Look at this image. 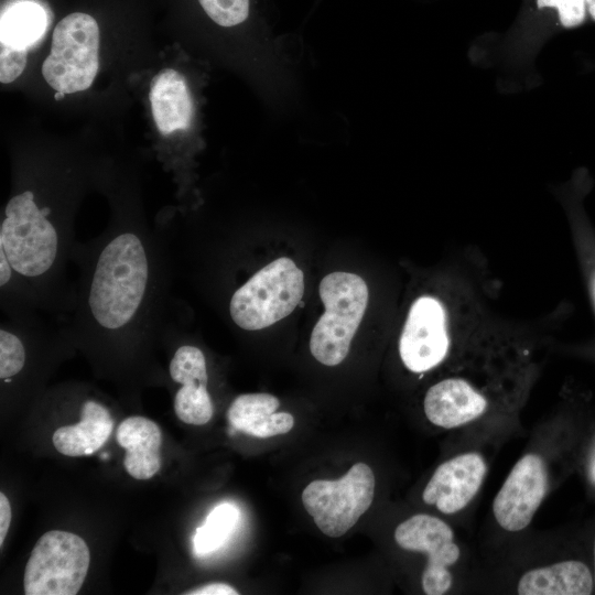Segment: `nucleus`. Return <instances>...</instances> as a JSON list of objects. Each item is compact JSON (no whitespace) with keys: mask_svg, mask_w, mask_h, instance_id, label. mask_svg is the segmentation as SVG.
Listing matches in <instances>:
<instances>
[{"mask_svg":"<svg viewBox=\"0 0 595 595\" xmlns=\"http://www.w3.org/2000/svg\"><path fill=\"white\" fill-rule=\"evenodd\" d=\"M148 282V259L139 237L126 232L101 251L89 291V307L99 325L109 329L130 322Z\"/></svg>","mask_w":595,"mask_h":595,"instance_id":"f257e3e1","label":"nucleus"},{"mask_svg":"<svg viewBox=\"0 0 595 595\" xmlns=\"http://www.w3.org/2000/svg\"><path fill=\"white\" fill-rule=\"evenodd\" d=\"M325 312L313 327L310 350L325 366H336L347 356L351 339L368 304V288L357 274L335 271L320 283Z\"/></svg>","mask_w":595,"mask_h":595,"instance_id":"f03ea898","label":"nucleus"},{"mask_svg":"<svg viewBox=\"0 0 595 595\" xmlns=\"http://www.w3.org/2000/svg\"><path fill=\"white\" fill-rule=\"evenodd\" d=\"M303 294L302 270L290 258H278L232 294L230 316L242 329H262L291 314Z\"/></svg>","mask_w":595,"mask_h":595,"instance_id":"7ed1b4c3","label":"nucleus"},{"mask_svg":"<svg viewBox=\"0 0 595 595\" xmlns=\"http://www.w3.org/2000/svg\"><path fill=\"white\" fill-rule=\"evenodd\" d=\"M99 68V28L83 12L63 18L54 29L51 52L42 75L56 91L73 94L89 88Z\"/></svg>","mask_w":595,"mask_h":595,"instance_id":"20e7f679","label":"nucleus"},{"mask_svg":"<svg viewBox=\"0 0 595 595\" xmlns=\"http://www.w3.org/2000/svg\"><path fill=\"white\" fill-rule=\"evenodd\" d=\"M48 208L40 209L31 191L13 196L6 206L0 228V248L13 270L37 277L53 264L57 253V234L46 219Z\"/></svg>","mask_w":595,"mask_h":595,"instance_id":"39448f33","label":"nucleus"},{"mask_svg":"<svg viewBox=\"0 0 595 595\" xmlns=\"http://www.w3.org/2000/svg\"><path fill=\"white\" fill-rule=\"evenodd\" d=\"M90 563L89 549L79 536L62 530L44 533L35 543L24 570L26 595H75Z\"/></svg>","mask_w":595,"mask_h":595,"instance_id":"423d86ee","label":"nucleus"},{"mask_svg":"<svg viewBox=\"0 0 595 595\" xmlns=\"http://www.w3.org/2000/svg\"><path fill=\"white\" fill-rule=\"evenodd\" d=\"M375 485L371 468L365 463H356L337 480L311 482L302 493V502L324 534L338 538L368 510Z\"/></svg>","mask_w":595,"mask_h":595,"instance_id":"0eeeda50","label":"nucleus"},{"mask_svg":"<svg viewBox=\"0 0 595 595\" xmlns=\"http://www.w3.org/2000/svg\"><path fill=\"white\" fill-rule=\"evenodd\" d=\"M394 540L404 550L422 552L428 563L422 573V588L428 595L445 594L453 584L448 570L461 555L451 527L434 516L418 513L401 522Z\"/></svg>","mask_w":595,"mask_h":595,"instance_id":"6e6552de","label":"nucleus"},{"mask_svg":"<svg viewBox=\"0 0 595 595\" xmlns=\"http://www.w3.org/2000/svg\"><path fill=\"white\" fill-rule=\"evenodd\" d=\"M447 313L443 303L430 295L411 305L399 340V354L413 372H425L439 366L450 350Z\"/></svg>","mask_w":595,"mask_h":595,"instance_id":"1a4fd4ad","label":"nucleus"},{"mask_svg":"<svg viewBox=\"0 0 595 595\" xmlns=\"http://www.w3.org/2000/svg\"><path fill=\"white\" fill-rule=\"evenodd\" d=\"M548 477L541 456L527 454L512 467L493 502L498 524L511 532L528 527L547 493Z\"/></svg>","mask_w":595,"mask_h":595,"instance_id":"9d476101","label":"nucleus"},{"mask_svg":"<svg viewBox=\"0 0 595 595\" xmlns=\"http://www.w3.org/2000/svg\"><path fill=\"white\" fill-rule=\"evenodd\" d=\"M484 457L469 452L442 463L425 486L422 498L443 513L464 509L479 490L486 475Z\"/></svg>","mask_w":595,"mask_h":595,"instance_id":"9b49d317","label":"nucleus"},{"mask_svg":"<svg viewBox=\"0 0 595 595\" xmlns=\"http://www.w3.org/2000/svg\"><path fill=\"white\" fill-rule=\"evenodd\" d=\"M170 376L182 385L174 398L176 416L187 424L207 423L214 408L207 391L208 376L202 350L195 346H181L170 363Z\"/></svg>","mask_w":595,"mask_h":595,"instance_id":"f8f14e48","label":"nucleus"},{"mask_svg":"<svg viewBox=\"0 0 595 595\" xmlns=\"http://www.w3.org/2000/svg\"><path fill=\"white\" fill-rule=\"evenodd\" d=\"M423 407L431 423L454 429L483 415L487 410V400L468 381L448 378L429 388Z\"/></svg>","mask_w":595,"mask_h":595,"instance_id":"ddd939ff","label":"nucleus"},{"mask_svg":"<svg viewBox=\"0 0 595 595\" xmlns=\"http://www.w3.org/2000/svg\"><path fill=\"white\" fill-rule=\"evenodd\" d=\"M118 444L126 450L127 473L136 479H149L161 467L162 433L158 424L144 416H129L117 430Z\"/></svg>","mask_w":595,"mask_h":595,"instance_id":"4468645a","label":"nucleus"},{"mask_svg":"<svg viewBox=\"0 0 595 595\" xmlns=\"http://www.w3.org/2000/svg\"><path fill=\"white\" fill-rule=\"evenodd\" d=\"M149 98L154 122L162 134L190 127L193 102L187 83L177 71L162 69L152 80Z\"/></svg>","mask_w":595,"mask_h":595,"instance_id":"2eb2a0df","label":"nucleus"},{"mask_svg":"<svg viewBox=\"0 0 595 595\" xmlns=\"http://www.w3.org/2000/svg\"><path fill=\"white\" fill-rule=\"evenodd\" d=\"M280 405L270 393H245L238 396L227 411V419L237 431L267 439L285 434L294 425V418L286 412H275Z\"/></svg>","mask_w":595,"mask_h":595,"instance_id":"dca6fc26","label":"nucleus"},{"mask_svg":"<svg viewBox=\"0 0 595 595\" xmlns=\"http://www.w3.org/2000/svg\"><path fill=\"white\" fill-rule=\"evenodd\" d=\"M594 587L589 567L578 560H566L527 571L517 591L520 595H588Z\"/></svg>","mask_w":595,"mask_h":595,"instance_id":"f3484780","label":"nucleus"},{"mask_svg":"<svg viewBox=\"0 0 595 595\" xmlns=\"http://www.w3.org/2000/svg\"><path fill=\"white\" fill-rule=\"evenodd\" d=\"M113 421L101 404L88 400L82 408V420L75 425L58 428L52 437L57 452L66 456L91 455L108 440Z\"/></svg>","mask_w":595,"mask_h":595,"instance_id":"a211bd4d","label":"nucleus"},{"mask_svg":"<svg viewBox=\"0 0 595 595\" xmlns=\"http://www.w3.org/2000/svg\"><path fill=\"white\" fill-rule=\"evenodd\" d=\"M46 25V13L39 4L15 3L1 15V43L29 51L41 39Z\"/></svg>","mask_w":595,"mask_h":595,"instance_id":"6ab92c4d","label":"nucleus"},{"mask_svg":"<svg viewBox=\"0 0 595 595\" xmlns=\"http://www.w3.org/2000/svg\"><path fill=\"white\" fill-rule=\"evenodd\" d=\"M239 511L236 506L223 502L207 516L205 523L197 528L194 536V550L203 555L219 549L229 538L238 521Z\"/></svg>","mask_w":595,"mask_h":595,"instance_id":"aec40b11","label":"nucleus"},{"mask_svg":"<svg viewBox=\"0 0 595 595\" xmlns=\"http://www.w3.org/2000/svg\"><path fill=\"white\" fill-rule=\"evenodd\" d=\"M207 15L220 26L242 23L249 15V0H198Z\"/></svg>","mask_w":595,"mask_h":595,"instance_id":"412c9836","label":"nucleus"},{"mask_svg":"<svg viewBox=\"0 0 595 595\" xmlns=\"http://www.w3.org/2000/svg\"><path fill=\"white\" fill-rule=\"evenodd\" d=\"M25 351L21 340L12 333L0 331V378L17 375L24 366Z\"/></svg>","mask_w":595,"mask_h":595,"instance_id":"4be33fe9","label":"nucleus"},{"mask_svg":"<svg viewBox=\"0 0 595 595\" xmlns=\"http://www.w3.org/2000/svg\"><path fill=\"white\" fill-rule=\"evenodd\" d=\"M539 9L555 8L560 22L565 28H575L582 24L586 15L585 0H537Z\"/></svg>","mask_w":595,"mask_h":595,"instance_id":"5701e85b","label":"nucleus"},{"mask_svg":"<svg viewBox=\"0 0 595 595\" xmlns=\"http://www.w3.org/2000/svg\"><path fill=\"white\" fill-rule=\"evenodd\" d=\"M28 50L15 48L1 43L0 82L8 84L17 79L26 65Z\"/></svg>","mask_w":595,"mask_h":595,"instance_id":"b1692460","label":"nucleus"},{"mask_svg":"<svg viewBox=\"0 0 595 595\" xmlns=\"http://www.w3.org/2000/svg\"><path fill=\"white\" fill-rule=\"evenodd\" d=\"M190 595H237L236 588L226 583H210L185 592Z\"/></svg>","mask_w":595,"mask_h":595,"instance_id":"393cba45","label":"nucleus"},{"mask_svg":"<svg viewBox=\"0 0 595 595\" xmlns=\"http://www.w3.org/2000/svg\"><path fill=\"white\" fill-rule=\"evenodd\" d=\"M12 519L10 501L3 493H0V547L8 533Z\"/></svg>","mask_w":595,"mask_h":595,"instance_id":"a878e982","label":"nucleus"},{"mask_svg":"<svg viewBox=\"0 0 595 595\" xmlns=\"http://www.w3.org/2000/svg\"><path fill=\"white\" fill-rule=\"evenodd\" d=\"M11 263L4 251L0 248V285L3 286L11 278Z\"/></svg>","mask_w":595,"mask_h":595,"instance_id":"bb28decb","label":"nucleus"},{"mask_svg":"<svg viewBox=\"0 0 595 595\" xmlns=\"http://www.w3.org/2000/svg\"><path fill=\"white\" fill-rule=\"evenodd\" d=\"M588 476L593 484H595V445L592 450L588 461Z\"/></svg>","mask_w":595,"mask_h":595,"instance_id":"cd10ccee","label":"nucleus"},{"mask_svg":"<svg viewBox=\"0 0 595 595\" xmlns=\"http://www.w3.org/2000/svg\"><path fill=\"white\" fill-rule=\"evenodd\" d=\"M591 17L595 20V0H585Z\"/></svg>","mask_w":595,"mask_h":595,"instance_id":"c85d7f7f","label":"nucleus"},{"mask_svg":"<svg viewBox=\"0 0 595 595\" xmlns=\"http://www.w3.org/2000/svg\"><path fill=\"white\" fill-rule=\"evenodd\" d=\"M64 96H65V94H63V93H61V91H56V94L54 95V98H55L56 100H60V99L64 98Z\"/></svg>","mask_w":595,"mask_h":595,"instance_id":"c756f323","label":"nucleus"},{"mask_svg":"<svg viewBox=\"0 0 595 595\" xmlns=\"http://www.w3.org/2000/svg\"><path fill=\"white\" fill-rule=\"evenodd\" d=\"M593 553H594V572H593V576H594V584H595V539H594V549H593Z\"/></svg>","mask_w":595,"mask_h":595,"instance_id":"7c9ffc66","label":"nucleus"},{"mask_svg":"<svg viewBox=\"0 0 595 595\" xmlns=\"http://www.w3.org/2000/svg\"><path fill=\"white\" fill-rule=\"evenodd\" d=\"M592 291H593V299H594V302H595V277L593 279Z\"/></svg>","mask_w":595,"mask_h":595,"instance_id":"2f4dec72","label":"nucleus"}]
</instances>
